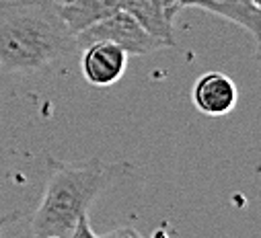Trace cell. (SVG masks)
Here are the masks:
<instances>
[{"mask_svg":"<svg viewBox=\"0 0 261 238\" xmlns=\"http://www.w3.org/2000/svg\"><path fill=\"white\" fill-rule=\"evenodd\" d=\"M76 49L56 0H0V68L33 74Z\"/></svg>","mask_w":261,"mask_h":238,"instance_id":"cell-1","label":"cell"},{"mask_svg":"<svg viewBox=\"0 0 261 238\" xmlns=\"http://www.w3.org/2000/svg\"><path fill=\"white\" fill-rule=\"evenodd\" d=\"M105 185V170L99 160L70 166L49 160L43 197L31 216V232L37 238H70L79 218Z\"/></svg>","mask_w":261,"mask_h":238,"instance_id":"cell-2","label":"cell"},{"mask_svg":"<svg viewBox=\"0 0 261 238\" xmlns=\"http://www.w3.org/2000/svg\"><path fill=\"white\" fill-rule=\"evenodd\" d=\"M95 41H109L121 47L127 55H146V53L167 47L161 39L152 37L132 15H127L121 9L113 13L111 17L76 33L79 47H87L89 43H95Z\"/></svg>","mask_w":261,"mask_h":238,"instance_id":"cell-3","label":"cell"},{"mask_svg":"<svg viewBox=\"0 0 261 238\" xmlns=\"http://www.w3.org/2000/svg\"><path fill=\"white\" fill-rule=\"evenodd\" d=\"M81 66L89 84L107 88L123 76L127 68V53L109 41H95L85 47Z\"/></svg>","mask_w":261,"mask_h":238,"instance_id":"cell-4","label":"cell"},{"mask_svg":"<svg viewBox=\"0 0 261 238\" xmlns=\"http://www.w3.org/2000/svg\"><path fill=\"white\" fill-rule=\"evenodd\" d=\"M191 101L195 109L210 117L228 115L239 101V91L232 78L222 72H206L193 84Z\"/></svg>","mask_w":261,"mask_h":238,"instance_id":"cell-5","label":"cell"},{"mask_svg":"<svg viewBox=\"0 0 261 238\" xmlns=\"http://www.w3.org/2000/svg\"><path fill=\"white\" fill-rule=\"evenodd\" d=\"M119 9L132 15L152 37L161 39L167 47L175 45L173 39V15L163 0H119Z\"/></svg>","mask_w":261,"mask_h":238,"instance_id":"cell-6","label":"cell"},{"mask_svg":"<svg viewBox=\"0 0 261 238\" xmlns=\"http://www.w3.org/2000/svg\"><path fill=\"white\" fill-rule=\"evenodd\" d=\"M183 7L202 9L222 19H228L243 27L255 41H259L261 13L259 5H255L253 0H183Z\"/></svg>","mask_w":261,"mask_h":238,"instance_id":"cell-7","label":"cell"},{"mask_svg":"<svg viewBox=\"0 0 261 238\" xmlns=\"http://www.w3.org/2000/svg\"><path fill=\"white\" fill-rule=\"evenodd\" d=\"M117 11L119 0H64L60 5V15L74 35Z\"/></svg>","mask_w":261,"mask_h":238,"instance_id":"cell-8","label":"cell"},{"mask_svg":"<svg viewBox=\"0 0 261 238\" xmlns=\"http://www.w3.org/2000/svg\"><path fill=\"white\" fill-rule=\"evenodd\" d=\"M70 238H101V236H97V234L93 232L91 222H89V214H83V216L79 218V222H76V226H74Z\"/></svg>","mask_w":261,"mask_h":238,"instance_id":"cell-9","label":"cell"},{"mask_svg":"<svg viewBox=\"0 0 261 238\" xmlns=\"http://www.w3.org/2000/svg\"><path fill=\"white\" fill-rule=\"evenodd\" d=\"M101 238H142L134 228H119V230H113Z\"/></svg>","mask_w":261,"mask_h":238,"instance_id":"cell-10","label":"cell"},{"mask_svg":"<svg viewBox=\"0 0 261 238\" xmlns=\"http://www.w3.org/2000/svg\"><path fill=\"white\" fill-rule=\"evenodd\" d=\"M163 3H165L167 11H169L173 17L179 13V9H183V0H163Z\"/></svg>","mask_w":261,"mask_h":238,"instance_id":"cell-11","label":"cell"},{"mask_svg":"<svg viewBox=\"0 0 261 238\" xmlns=\"http://www.w3.org/2000/svg\"><path fill=\"white\" fill-rule=\"evenodd\" d=\"M15 218H19V214H9V216H0V238H3V232H5V226L11 222V220H15Z\"/></svg>","mask_w":261,"mask_h":238,"instance_id":"cell-12","label":"cell"},{"mask_svg":"<svg viewBox=\"0 0 261 238\" xmlns=\"http://www.w3.org/2000/svg\"><path fill=\"white\" fill-rule=\"evenodd\" d=\"M45 238H60V236H45Z\"/></svg>","mask_w":261,"mask_h":238,"instance_id":"cell-13","label":"cell"}]
</instances>
